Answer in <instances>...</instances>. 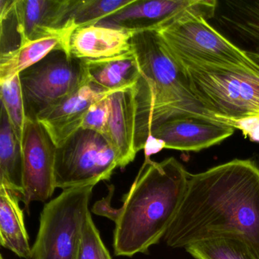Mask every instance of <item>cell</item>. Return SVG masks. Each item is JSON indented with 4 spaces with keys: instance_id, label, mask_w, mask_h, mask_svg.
<instances>
[{
    "instance_id": "obj_15",
    "label": "cell",
    "mask_w": 259,
    "mask_h": 259,
    "mask_svg": "<svg viewBox=\"0 0 259 259\" xmlns=\"http://www.w3.org/2000/svg\"><path fill=\"white\" fill-rule=\"evenodd\" d=\"M135 32L116 27L95 25L77 28L69 39L72 57L81 60H101L132 51Z\"/></svg>"
},
{
    "instance_id": "obj_13",
    "label": "cell",
    "mask_w": 259,
    "mask_h": 259,
    "mask_svg": "<svg viewBox=\"0 0 259 259\" xmlns=\"http://www.w3.org/2000/svg\"><path fill=\"white\" fill-rule=\"evenodd\" d=\"M111 93L85 84L58 105L37 116V120L46 128L56 146H60L81 128L91 106Z\"/></svg>"
},
{
    "instance_id": "obj_2",
    "label": "cell",
    "mask_w": 259,
    "mask_h": 259,
    "mask_svg": "<svg viewBox=\"0 0 259 259\" xmlns=\"http://www.w3.org/2000/svg\"><path fill=\"white\" fill-rule=\"evenodd\" d=\"M131 189L124 196L113 233L117 256L148 252L163 239L181 204L189 174L174 157L155 162L145 157Z\"/></svg>"
},
{
    "instance_id": "obj_24",
    "label": "cell",
    "mask_w": 259,
    "mask_h": 259,
    "mask_svg": "<svg viewBox=\"0 0 259 259\" xmlns=\"http://www.w3.org/2000/svg\"><path fill=\"white\" fill-rule=\"evenodd\" d=\"M75 259H112L91 213L88 215L83 227L81 242Z\"/></svg>"
},
{
    "instance_id": "obj_8",
    "label": "cell",
    "mask_w": 259,
    "mask_h": 259,
    "mask_svg": "<svg viewBox=\"0 0 259 259\" xmlns=\"http://www.w3.org/2000/svg\"><path fill=\"white\" fill-rule=\"evenodd\" d=\"M120 161L105 136L80 128L57 147L56 187L63 190L110 180Z\"/></svg>"
},
{
    "instance_id": "obj_4",
    "label": "cell",
    "mask_w": 259,
    "mask_h": 259,
    "mask_svg": "<svg viewBox=\"0 0 259 259\" xmlns=\"http://www.w3.org/2000/svg\"><path fill=\"white\" fill-rule=\"evenodd\" d=\"M179 66L191 92L217 117L234 125V121L239 119L259 118L258 63L244 66Z\"/></svg>"
},
{
    "instance_id": "obj_5",
    "label": "cell",
    "mask_w": 259,
    "mask_h": 259,
    "mask_svg": "<svg viewBox=\"0 0 259 259\" xmlns=\"http://www.w3.org/2000/svg\"><path fill=\"white\" fill-rule=\"evenodd\" d=\"M148 31L158 35L179 66L256 64L245 51L219 32L204 17L180 19Z\"/></svg>"
},
{
    "instance_id": "obj_3",
    "label": "cell",
    "mask_w": 259,
    "mask_h": 259,
    "mask_svg": "<svg viewBox=\"0 0 259 259\" xmlns=\"http://www.w3.org/2000/svg\"><path fill=\"white\" fill-rule=\"evenodd\" d=\"M131 45L141 71L135 86L137 152L144 150L156 127L176 118H202L235 128L233 122L217 117L201 105L189 89L183 71L154 31L135 32Z\"/></svg>"
},
{
    "instance_id": "obj_9",
    "label": "cell",
    "mask_w": 259,
    "mask_h": 259,
    "mask_svg": "<svg viewBox=\"0 0 259 259\" xmlns=\"http://www.w3.org/2000/svg\"><path fill=\"white\" fill-rule=\"evenodd\" d=\"M71 0H0L1 54L28 42L70 34Z\"/></svg>"
},
{
    "instance_id": "obj_26",
    "label": "cell",
    "mask_w": 259,
    "mask_h": 259,
    "mask_svg": "<svg viewBox=\"0 0 259 259\" xmlns=\"http://www.w3.org/2000/svg\"><path fill=\"white\" fill-rule=\"evenodd\" d=\"M114 186H109V193L107 197L95 203L92 208V213L99 216L105 217L116 224L122 212V207L114 208L111 206L112 197L114 193Z\"/></svg>"
},
{
    "instance_id": "obj_22",
    "label": "cell",
    "mask_w": 259,
    "mask_h": 259,
    "mask_svg": "<svg viewBox=\"0 0 259 259\" xmlns=\"http://www.w3.org/2000/svg\"><path fill=\"white\" fill-rule=\"evenodd\" d=\"M185 249L195 259H254L248 248L235 239L202 241L192 244Z\"/></svg>"
},
{
    "instance_id": "obj_30",
    "label": "cell",
    "mask_w": 259,
    "mask_h": 259,
    "mask_svg": "<svg viewBox=\"0 0 259 259\" xmlns=\"http://www.w3.org/2000/svg\"><path fill=\"white\" fill-rule=\"evenodd\" d=\"M0 259H4V256L1 255V257H0Z\"/></svg>"
},
{
    "instance_id": "obj_1",
    "label": "cell",
    "mask_w": 259,
    "mask_h": 259,
    "mask_svg": "<svg viewBox=\"0 0 259 259\" xmlns=\"http://www.w3.org/2000/svg\"><path fill=\"white\" fill-rule=\"evenodd\" d=\"M230 239L259 259V167L235 159L189 174L178 211L163 239L171 248Z\"/></svg>"
},
{
    "instance_id": "obj_11",
    "label": "cell",
    "mask_w": 259,
    "mask_h": 259,
    "mask_svg": "<svg viewBox=\"0 0 259 259\" xmlns=\"http://www.w3.org/2000/svg\"><path fill=\"white\" fill-rule=\"evenodd\" d=\"M218 7L217 0H136L98 25L148 31L180 19H214Z\"/></svg>"
},
{
    "instance_id": "obj_17",
    "label": "cell",
    "mask_w": 259,
    "mask_h": 259,
    "mask_svg": "<svg viewBox=\"0 0 259 259\" xmlns=\"http://www.w3.org/2000/svg\"><path fill=\"white\" fill-rule=\"evenodd\" d=\"M215 17L223 29L246 46L243 51L259 55V0L218 2Z\"/></svg>"
},
{
    "instance_id": "obj_27",
    "label": "cell",
    "mask_w": 259,
    "mask_h": 259,
    "mask_svg": "<svg viewBox=\"0 0 259 259\" xmlns=\"http://www.w3.org/2000/svg\"><path fill=\"white\" fill-rule=\"evenodd\" d=\"M236 128L240 130L245 137L259 142V118L250 117L234 121Z\"/></svg>"
},
{
    "instance_id": "obj_28",
    "label": "cell",
    "mask_w": 259,
    "mask_h": 259,
    "mask_svg": "<svg viewBox=\"0 0 259 259\" xmlns=\"http://www.w3.org/2000/svg\"><path fill=\"white\" fill-rule=\"evenodd\" d=\"M163 148H165V147L163 142L159 140V139H156V138L151 136L148 138V140H147L145 148H144L145 157H151L152 154L160 152Z\"/></svg>"
},
{
    "instance_id": "obj_19",
    "label": "cell",
    "mask_w": 259,
    "mask_h": 259,
    "mask_svg": "<svg viewBox=\"0 0 259 259\" xmlns=\"http://www.w3.org/2000/svg\"><path fill=\"white\" fill-rule=\"evenodd\" d=\"M71 34L28 42L14 51L0 54V82L8 81L43 60L53 51L64 49Z\"/></svg>"
},
{
    "instance_id": "obj_7",
    "label": "cell",
    "mask_w": 259,
    "mask_h": 259,
    "mask_svg": "<svg viewBox=\"0 0 259 259\" xmlns=\"http://www.w3.org/2000/svg\"><path fill=\"white\" fill-rule=\"evenodd\" d=\"M27 118L37 116L88 84L83 61L69 51H53L19 74Z\"/></svg>"
},
{
    "instance_id": "obj_6",
    "label": "cell",
    "mask_w": 259,
    "mask_h": 259,
    "mask_svg": "<svg viewBox=\"0 0 259 259\" xmlns=\"http://www.w3.org/2000/svg\"><path fill=\"white\" fill-rule=\"evenodd\" d=\"M95 186L65 189L45 204L31 259H75Z\"/></svg>"
},
{
    "instance_id": "obj_10",
    "label": "cell",
    "mask_w": 259,
    "mask_h": 259,
    "mask_svg": "<svg viewBox=\"0 0 259 259\" xmlns=\"http://www.w3.org/2000/svg\"><path fill=\"white\" fill-rule=\"evenodd\" d=\"M23 193L26 210L32 201H46L56 187V146L37 119L27 118L22 142Z\"/></svg>"
},
{
    "instance_id": "obj_25",
    "label": "cell",
    "mask_w": 259,
    "mask_h": 259,
    "mask_svg": "<svg viewBox=\"0 0 259 259\" xmlns=\"http://www.w3.org/2000/svg\"><path fill=\"white\" fill-rule=\"evenodd\" d=\"M109 95L91 106L84 116L81 128L96 132L105 136L109 117Z\"/></svg>"
},
{
    "instance_id": "obj_29",
    "label": "cell",
    "mask_w": 259,
    "mask_h": 259,
    "mask_svg": "<svg viewBox=\"0 0 259 259\" xmlns=\"http://www.w3.org/2000/svg\"><path fill=\"white\" fill-rule=\"evenodd\" d=\"M245 52L247 53V54H248V55L249 56V57H251V58L254 61H255L256 63H258L259 64V55H257V54H251V53L247 52V51H245Z\"/></svg>"
},
{
    "instance_id": "obj_14",
    "label": "cell",
    "mask_w": 259,
    "mask_h": 259,
    "mask_svg": "<svg viewBox=\"0 0 259 259\" xmlns=\"http://www.w3.org/2000/svg\"><path fill=\"white\" fill-rule=\"evenodd\" d=\"M135 86L113 92L108 96L109 117L105 137L117 154L122 169L132 163L138 154L135 145Z\"/></svg>"
},
{
    "instance_id": "obj_21",
    "label": "cell",
    "mask_w": 259,
    "mask_h": 259,
    "mask_svg": "<svg viewBox=\"0 0 259 259\" xmlns=\"http://www.w3.org/2000/svg\"><path fill=\"white\" fill-rule=\"evenodd\" d=\"M136 0H71L69 22L75 28L98 25Z\"/></svg>"
},
{
    "instance_id": "obj_23",
    "label": "cell",
    "mask_w": 259,
    "mask_h": 259,
    "mask_svg": "<svg viewBox=\"0 0 259 259\" xmlns=\"http://www.w3.org/2000/svg\"><path fill=\"white\" fill-rule=\"evenodd\" d=\"M0 86L2 107L5 109L10 123L22 144L27 116L19 75L0 82Z\"/></svg>"
},
{
    "instance_id": "obj_20",
    "label": "cell",
    "mask_w": 259,
    "mask_h": 259,
    "mask_svg": "<svg viewBox=\"0 0 259 259\" xmlns=\"http://www.w3.org/2000/svg\"><path fill=\"white\" fill-rule=\"evenodd\" d=\"M0 186L16 192L21 200L23 193L22 144L3 107L0 123Z\"/></svg>"
},
{
    "instance_id": "obj_16",
    "label": "cell",
    "mask_w": 259,
    "mask_h": 259,
    "mask_svg": "<svg viewBox=\"0 0 259 259\" xmlns=\"http://www.w3.org/2000/svg\"><path fill=\"white\" fill-rule=\"evenodd\" d=\"M82 61L88 84L104 92L134 87L140 78V68L133 50L110 58Z\"/></svg>"
},
{
    "instance_id": "obj_12",
    "label": "cell",
    "mask_w": 259,
    "mask_h": 259,
    "mask_svg": "<svg viewBox=\"0 0 259 259\" xmlns=\"http://www.w3.org/2000/svg\"><path fill=\"white\" fill-rule=\"evenodd\" d=\"M235 130L225 122L185 116L160 124L151 136L161 141L165 148L198 152L224 142Z\"/></svg>"
},
{
    "instance_id": "obj_18",
    "label": "cell",
    "mask_w": 259,
    "mask_h": 259,
    "mask_svg": "<svg viewBox=\"0 0 259 259\" xmlns=\"http://www.w3.org/2000/svg\"><path fill=\"white\" fill-rule=\"evenodd\" d=\"M19 201L18 194L0 186V242L19 257L31 259V247Z\"/></svg>"
}]
</instances>
